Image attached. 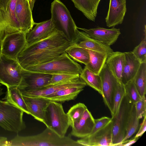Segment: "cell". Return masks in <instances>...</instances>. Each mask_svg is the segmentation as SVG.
<instances>
[{"instance_id":"8","label":"cell","mask_w":146,"mask_h":146,"mask_svg":"<svg viewBox=\"0 0 146 146\" xmlns=\"http://www.w3.org/2000/svg\"><path fill=\"white\" fill-rule=\"evenodd\" d=\"M23 69L18 60L0 52V83L2 85L17 87L21 80Z\"/></svg>"},{"instance_id":"44","label":"cell","mask_w":146,"mask_h":146,"mask_svg":"<svg viewBox=\"0 0 146 146\" xmlns=\"http://www.w3.org/2000/svg\"><path fill=\"white\" fill-rule=\"evenodd\" d=\"M2 85V84L0 83V97L4 93V92H3V89L1 87Z\"/></svg>"},{"instance_id":"4","label":"cell","mask_w":146,"mask_h":146,"mask_svg":"<svg viewBox=\"0 0 146 146\" xmlns=\"http://www.w3.org/2000/svg\"><path fill=\"white\" fill-rule=\"evenodd\" d=\"M51 22L56 29L62 32L72 44L77 39L78 29L70 13L65 5L59 0H54L51 7Z\"/></svg>"},{"instance_id":"36","label":"cell","mask_w":146,"mask_h":146,"mask_svg":"<svg viewBox=\"0 0 146 146\" xmlns=\"http://www.w3.org/2000/svg\"><path fill=\"white\" fill-rule=\"evenodd\" d=\"M136 113L139 119L146 115V100L145 96L135 103Z\"/></svg>"},{"instance_id":"16","label":"cell","mask_w":146,"mask_h":146,"mask_svg":"<svg viewBox=\"0 0 146 146\" xmlns=\"http://www.w3.org/2000/svg\"><path fill=\"white\" fill-rule=\"evenodd\" d=\"M126 0H110L109 7L105 19L108 27L121 24L126 12Z\"/></svg>"},{"instance_id":"41","label":"cell","mask_w":146,"mask_h":146,"mask_svg":"<svg viewBox=\"0 0 146 146\" xmlns=\"http://www.w3.org/2000/svg\"><path fill=\"white\" fill-rule=\"evenodd\" d=\"M139 138L134 137L133 139L131 140H127L124 142L122 143L119 146H129L135 143L138 140Z\"/></svg>"},{"instance_id":"10","label":"cell","mask_w":146,"mask_h":146,"mask_svg":"<svg viewBox=\"0 0 146 146\" xmlns=\"http://www.w3.org/2000/svg\"><path fill=\"white\" fill-rule=\"evenodd\" d=\"M52 75L27 70L23 68L21 81L17 87L21 93L30 92L46 86Z\"/></svg>"},{"instance_id":"1","label":"cell","mask_w":146,"mask_h":146,"mask_svg":"<svg viewBox=\"0 0 146 146\" xmlns=\"http://www.w3.org/2000/svg\"><path fill=\"white\" fill-rule=\"evenodd\" d=\"M72 44L62 32L56 29L46 38L27 46L19 54L18 61L25 69L56 58Z\"/></svg>"},{"instance_id":"35","label":"cell","mask_w":146,"mask_h":146,"mask_svg":"<svg viewBox=\"0 0 146 146\" xmlns=\"http://www.w3.org/2000/svg\"><path fill=\"white\" fill-rule=\"evenodd\" d=\"M79 75L65 74H52L50 81L48 84L45 86H52L63 82L76 79L80 77Z\"/></svg>"},{"instance_id":"18","label":"cell","mask_w":146,"mask_h":146,"mask_svg":"<svg viewBox=\"0 0 146 146\" xmlns=\"http://www.w3.org/2000/svg\"><path fill=\"white\" fill-rule=\"evenodd\" d=\"M35 26L26 34L27 46L44 39L55 30L51 19L39 23H35Z\"/></svg>"},{"instance_id":"42","label":"cell","mask_w":146,"mask_h":146,"mask_svg":"<svg viewBox=\"0 0 146 146\" xmlns=\"http://www.w3.org/2000/svg\"><path fill=\"white\" fill-rule=\"evenodd\" d=\"M0 146H10L9 141L6 137H0Z\"/></svg>"},{"instance_id":"26","label":"cell","mask_w":146,"mask_h":146,"mask_svg":"<svg viewBox=\"0 0 146 146\" xmlns=\"http://www.w3.org/2000/svg\"><path fill=\"white\" fill-rule=\"evenodd\" d=\"M86 49L89 54L90 59L85 66L94 73L99 74L106 64L108 56L104 52Z\"/></svg>"},{"instance_id":"7","label":"cell","mask_w":146,"mask_h":146,"mask_svg":"<svg viewBox=\"0 0 146 146\" xmlns=\"http://www.w3.org/2000/svg\"><path fill=\"white\" fill-rule=\"evenodd\" d=\"M133 103L125 94L117 113L111 117L112 146H119L126 134V127Z\"/></svg>"},{"instance_id":"38","label":"cell","mask_w":146,"mask_h":146,"mask_svg":"<svg viewBox=\"0 0 146 146\" xmlns=\"http://www.w3.org/2000/svg\"><path fill=\"white\" fill-rule=\"evenodd\" d=\"M6 25L2 15L0 12V46L4 38Z\"/></svg>"},{"instance_id":"31","label":"cell","mask_w":146,"mask_h":146,"mask_svg":"<svg viewBox=\"0 0 146 146\" xmlns=\"http://www.w3.org/2000/svg\"><path fill=\"white\" fill-rule=\"evenodd\" d=\"M87 107L83 103H78L72 106L67 114L68 115L70 126L78 121L82 117Z\"/></svg>"},{"instance_id":"17","label":"cell","mask_w":146,"mask_h":146,"mask_svg":"<svg viewBox=\"0 0 146 146\" xmlns=\"http://www.w3.org/2000/svg\"><path fill=\"white\" fill-rule=\"evenodd\" d=\"M77 29L85 32L91 37L110 46L115 42L121 33L119 29L114 27L110 29L99 27L89 29L78 27Z\"/></svg>"},{"instance_id":"5","label":"cell","mask_w":146,"mask_h":146,"mask_svg":"<svg viewBox=\"0 0 146 146\" xmlns=\"http://www.w3.org/2000/svg\"><path fill=\"white\" fill-rule=\"evenodd\" d=\"M43 123L62 137L65 136L70 126L68 115L62 104L50 101L45 110Z\"/></svg>"},{"instance_id":"43","label":"cell","mask_w":146,"mask_h":146,"mask_svg":"<svg viewBox=\"0 0 146 146\" xmlns=\"http://www.w3.org/2000/svg\"><path fill=\"white\" fill-rule=\"evenodd\" d=\"M35 0H28L30 8L32 11L33 9Z\"/></svg>"},{"instance_id":"27","label":"cell","mask_w":146,"mask_h":146,"mask_svg":"<svg viewBox=\"0 0 146 146\" xmlns=\"http://www.w3.org/2000/svg\"><path fill=\"white\" fill-rule=\"evenodd\" d=\"M79 76L86 85L97 91L102 96L101 80L99 74L94 73L85 66Z\"/></svg>"},{"instance_id":"22","label":"cell","mask_w":146,"mask_h":146,"mask_svg":"<svg viewBox=\"0 0 146 146\" xmlns=\"http://www.w3.org/2000/svg\"><path fill=\"white\" fill-rule=\"evenodd\" d=\"M84 88L81 87H72L60 90L47 96L36 98L57 102H64L75 99Z\"/></svg>"},{"instance_id":"24","label":"cell","mask_w":146,"mask_h":146,"mask_svg":"<svg viewBox=\"0 0 146 146\" xmlns=\"http://www.w3.org/2000/svg\"><path fill=\"white\" fill-rule=\"evenodd\" d=\"M125 60L124 52L113 51L108 56L106 62L113 74L121 82Z\"/></svg>"},{"instance_id":"30","label":"cell","mask_w":146,"mask_h":146,"mask_svg":"<svg viewBox=\"0 0 146 146\" xmlns=\"http://www.w3.org/2000/svg\"><path fill=\"white\" fill-rule=\"evenodd\" d=\"M139 121V119L136 115L135 103H133L127 124L126 135L121 143L128 139L136 132Z\"/></svg>"},{"instance_id":"19","label":"cell","mask_w":146,"mask_h":146,"mask_svg":"<svg viewBox=\"0 0 146 146\" xmlns=\"http://www.w3.org/2000/svg\"><path fill=\"white\" fill-rule=\"evenodd\" d=\"M94 119L91 112L86 109L80 118L71 127V135L81 138L88 136L94 125Z\"/></svg>"},{"instance_id":"23","label":"cell","mask_w":146,"mask_h":146,"mask_svg":"<svg viewBox=\"0 0 146 146\" xmlns=\"http://www.w3.org/2000/svg\"><path fill=\"white\" fill-rule=\"evenodd\" d=\"M101 0H71L75 7L89 20L94 21Z\"/></svg>"},{"instance_id":"12","label":"cell","mask_w":146,"mask_h":146,"mask_svg":"<svg viewBox=\"0 0 146 146\" xmlns=\"http://www.w3.org/2000/svg\"><path fill=\"white\" fill-rule=\"evenodd\" d=\"M77 141L81 146H112L111 120L106 126L93 134L78 140Z\"/></svg>"},{"instance_id":"40","label":"cell","mask_w":146,"mask_h":146,"mask_svg":"<svg viewBox=\"0 0 146 146\" xmlns=\"http://www.w3.org/2000/svg\"><path fill=\"white\" fill-rule=\"evenodd\" d=\"M142 124L140 127L139 130L136 134L135 137L139 138L144 133L146 129V115L144 117Z\"/></svg>"},{"instance_id":"15","label":"cell","mask_w":146,"mask_h":146,"mask_svg":"<svg viewBox=\"0 0 146 146\" xmlns=\"http://www.w3.org/2000/svg\"><path fill=\"white\" fill-rule=\"evenodd\" d=\"M86 84L79 77L76 79L63 82L52 86L44 87L34 91L21 93L22 95L33 97H38L50 95L60 90L73 87L84 88Z\"/></svg>"},{"instance_id":"37","label":"cell","mask_w":146,"mask_h":146,"mask_svg":"<svg viewBox=\"0 0 146 146\" xmlns=\"http://www.w3.org/2000/svg\"><path fill=\"white\" fill-rule=\"evenodd\" d=\"M95 124L89 135L93 134L97 131L102 128L111 120V118L108 117L104 116L100 118L94 119Z\"/></svg>"},{"instance_id":"28","label":"cell","mask_w":146,"mask_h":146,"mask_svg":"<svg viewBox=\"0 0 146 146\" xmlns=\"http://www.w3.org/2000/svg\"><path fill=\"white\" fill-rule=\"evenodd\" d=\"M65 52L74 61L84 64L85 66L89 61L90 56L87 50L72 44Z\"/></svg>"},{"instance_id":"14","label":"cell","mask_w":146,"mask_h":146,"mask_svg":"<svg viewBox=\"0 0 146 146\" xmlns=\"http://www.w3.org/2000/svg\"><path fill=\"white\" fill-rule=\"evenodd\" d=\"M77 39L73 44L84 49L101 52L109 56L113 52L110 46L90 37L84 31H76Z\"/></svg>"},{"instance_id":"39","label":"cell","mask_w":146,"mask_h":146,"mask_svg":"<svg viewBox=\"0 0 146 146\" xmlns=\"http://www.w3.org/2000/svg\"><path fill=\"white\" fill-rule=\"evenodd\" d=\"M11 0H0V12L1 13L7 11Z\"/></svg>"},{"instance_id":"29","label":"cell","mask_w":146,"mask_h":146,"mask_svg":"<svg viewBox=\"0 0 146 146\" xmlns=\"http://www.w3.org/2000/svg\"><path fill=\"white\" fill-rule=\"evenodd\" d=\"M140 95L145 96L146 93V62L141 63L136 75L132 80Z\"/></svg>"},{"instance_id":"25","label":"cell","mask_w":146,"mask_h":146,"mask_svg":"<svg viewBox=\"0 0 146 146\" xmlns=\"http://www.w3.org/2000/svg\"><path fill=\"white\" fill-rule=\"evenodd\" d=\"M6 95L3 99L20 109L27 114L30 115L23 98L22 95L17 87H7Z\"/></svg>"},{"instance_id":"2","label":"cell","mask_w":146,"mask_h":146,"mask_svg":"<svg viewBox=\"0 0 146 146\" xmlns=\"http://www.w3.org/2000/svg\"><path fill=\"white\" fill-rule=\"evenodd\" d=\"M9 141L10 146H81L70 136L60 137L47 127L38 134L27 136L17 135Z\"/></svg>"},{"instance_id":"9","label":"cell","mask_w":146,"mask_h":146,"mask_svg":"<svg viewBox=\"0 0 146 146\" xmlns=\"http://www.w3.org/2000/svg\"><path fill=\"white\" fill-rule=\"evenodd\" d=\"M26 34L19 32L6 36L1 43L0 52L8 57L18 60L19 54L27 45Z\"/></svg>"},{"instance_id":"3","label":"cell","mask_w":146,"mask_h":146,"mask_svg":"<svg viewBox=\"0 0 146 146\" xmlns=\"http://www.w3.org/2000/svg\"><path fill=\"white\" fill-rule=\"evenodd\" d=\"M82 69L81 66L65 52L48 62L31 66L25 70L52 75L65 74L80 75Z\"/></svg>"},{"instance_id":"34","label":"cell","mask_w":146,"mask_h":146,"mask_svg":"<svg viewBox=\"0 0 146 146\" xmlns=\"http://www.w3.org/2000/svg\"><path fill=\"white\" fill-rule=\"evenodd\" d=\"M144 36L140 43L131 51L141 63L146 62V35L145 25Z\"/></svg>"},{"instance_id":"32","label":"cell","mask_w":146,"mask_h":146,"mask_svg":"<svg viewBox=\"0 0 146 146\" xmlns=\"http://www.w3.org/2000/svg\"><path fill=\"white\" fill-rule=\"evenodd\" d=\"M125 94L124 85L120 82L116 87L114 95L113 108L111 113V117L114 115L117 112L123 98Z\"/></svg>"},{"instance_id":"6","label":"cell","mask_w":146,"mask_h":146,"mask_svg":"<svg viewBox=\"0 0 146 146\" xmlns=\"http://www.w3.org/2000/svg\"><path fill=\"white\" fill-rule=\"evenodd\" d=\"M24 113L7 101L0 100V126L6 131L18 133L26 128Z\"/></svg>"},{"instance_id":"11","label":"cell","mask_w":146,"mask_h":146,"mask_svg":"<svg viewBox=\"0 0 146 146\" xmlns=\"http://www.w3.org/2000/svg\"><path fill=\"white\" fill-rule=\"evenodd\" d=\"M99 75L101 80L102 97L105 104L111 113L116 89L120 82L113 74L106 63Z\"/></svg>"},{"instance_id":"33","label":"cell","mask_w":146,"mask_h":146,"mask_svg":"<svg viewBox=\"0 0 146 146\" xmlns=\"http://www.w3.org/2000/svg\"><path fill=\"white\" fill-rule=\"evenodd\" d=\"M125 94L129 100L135 103L141 100L142 97L140 95L133 80L124 85Z\"/></svg>"},{"instance_id":"20","label":"cell","mask_w":146,"mask_h":146,"mask_svg":"<svg viewBox=\"0 0 146 146\" xmlns=\"http://www.w3.org/2000/svg\"><path fill=\"white\" fill-rule=\"evenodd\" d=\"M30 115L43 123L46 108L50 101L22 95Z\"/></svg>"},{"instance_id":"13","label":"cell","mask_w":146,"mask_h":146,"mask_svg":"<svg viewBox=\"0 0 146 146\" xmlns=\"http://www.w3.org/2000/svg\"><path fill=\"white\" fill-rule=\"evenodd\" d=\"M32 11L28 0H17L16 17L22 32L27 33L34 25Z\"/></svg>"},{"instance_id":"21","label":"cell","mask_w":146,"mask_h":146,"mask_svg":"<svg viewBox=\"0 0 146 146\" xmlns=\"http://www.w3.org/2000/svg\"><path fill=\"white\" fill-rule=\"evenodd\" d=\"M125 62L121 82L124 85L133 79L139 67L141 62L131 51L124 52Z\"/></svg>"}]
</instances>
